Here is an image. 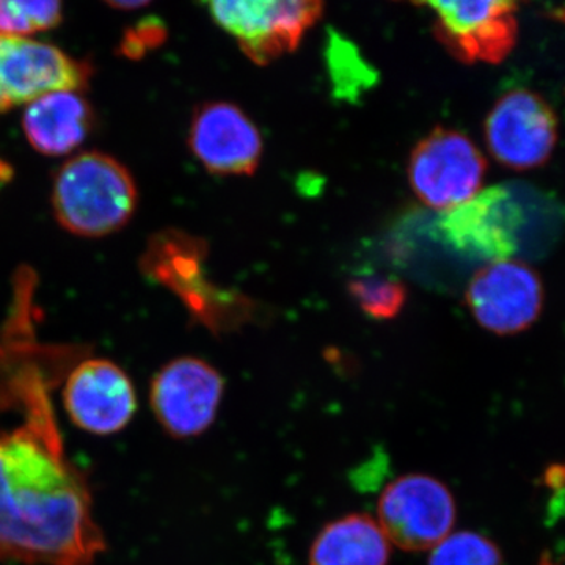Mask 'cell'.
<instances>
[{
	"label": "cell",
	"mask_w": 565,
	"mask_h": 565,
	"mask_svg": "<svg viewBox=\"0 0 565 565\" xmlns=\"http://www.w3.org/2000/svg\"><path fill=\"white\" fill-rule=\"evenodd\" d=\"M552 17L556 18L557 21L565 22V7H559L552 11Z\"/></svg>",
	"instance_id": "cell-24"
},
{
	"label": "cell",
	"mask_w": 565,
	"mask_h": 565,
	"mask_svg": "<svg viewBox=\"0 0 565 565\" xmlns=\"http://www.w3.org/2000/svg\"><path fill=\"white\" fill-rule=\"evenodd\" d=\"M90 103L77 92H54L25 107L22 128L41 154L63 156L76 150L93 128Z\"/></svg>",
	"instance_id": "cell-15"
},
{
	"label": "cell",
	"mask_w": 565,
	"mask_h": 565,
	"mask_svg": "<svg viewBox=\"0 0 565 565\" xmlns=\"http://www.w3.org/2000/svg\"><path fill=\"white\" fill-rule=\"evenodd\" d=\"M225 381L196 356H180L163 364L152 377L150 405L158 423L177 440L200 437L217 418Z\"/></svg>",
	"instance_id": "cell-8"
},
{
	"label": "cell",
	"mask_w": 565,
	"mask_h": 565,
	"mask_svg": "<svg viewBox=\"0 0 565 565\" xmlns=\"http://www.w3.org/2000/svg\"><path fill=\"white\" fill-rule=\"evenodd\" d=\"M526 212L508 185L476 193L452 210L440 212L437 232L449 248L486 264L515 258Z\"/></svg>",
	"instance_id": "cell-5"
},
{
	"label": "cell",
	"mask_w": 565,
	"mask_h": 565,
	"mask_svg": "<svg viewBox=\"0 0 565 565\" xmlns=\"http://www.w3.org/2000/svg\"><path fill=\"white\" fill-rule=\"evenodd\" d=\"M392 544L367 514L334 519L316 534L308 565H388Z\"/></svg>",
	"instance_id": "cell-16"
},
{
	"label": "cell",
	"mask_w": 565,
	"mask_h": 565,
	"mask_svg": "<svg viewBox=\"0 0 565 565\" xmlns=\"http://www.w3.org/2000/svg\"><path fill=\"white\" fill-rule=\"evenodd\" d=\"M484 136L494 161L523 172L537 169L552 158L559 122L541 95L515 88L493 104L486 118Z\"/></svg>",
	"instance_id": "cell-9"
},
{
	"label": "cell",
	"mask_w": 565,
	"mask_h": 565,
	"mask_svg": "<svg viewBox=\"0 0 565 565\" xmlns=\"http://www.w3.org/2000/svg\"><path fill=\"white\" fill-rule=\"evenodd\" d=\"M13 177V169L7 162L0 161V188Z\"/></svg>",
	"instance_id": "cell-23"
},
{
	"label": "cell",
	"mask_w": 565,
	"mask_h": 565,
	"mask_svg": "<svg viewBox=\"0 0 565 565\" xmlns=\"http://www.w3.org/2000/svg\"><path fill=\"white\" fill-rule=\"evenodd\" d=\"M427 565H504V556L484 534L459 531L430 550Z\"/></svg>",
	"instance_id": "cell-18"
},
{
	"label": "cell",
	"mask_w": 565,
	"mask_h": 565,
	"mask_svg": "<svg viewBox=\"0 0 565 565\" xmlns=\"http://www.w3.org/2000/svg\"><path fill=\"white\" fill-rule=\"evenodd\" d=\"M455 494L440 479L411 473L393 479L382 490L377 522L390 544L405 552L433 550L456 525Z\"/></svg>",
	"instance_id": "cell-6"
},
{
	"label": "cell",
	"mask_w": 565,
	"mask_h": 565,
	"mask_svg": "<svg viewBox=\"0 0 565 565\" xmlns=\"http://www.w3.org/2000/svg\"><path fill=\"white\" fill-rule=\"evenodd\" d=\"M465 300L482 329L512 337L531 329L541 318L545 291L533 267L512 258L481 267L468 285Z\"/></svg>",
	"instance_id": "cell-10"
},
{
	"label": "cell",
	"mask_w": 565,
	"mask_h": 565,
	"mask_svg": "<svg viewBox=\"0 0 565 565\" xmlns=\"http://www.w3.org/2000/svg\"><path fill=\"white\" fill-rule=\"evenodd\" d=\"M62 401L70 422L98 437L121 433L137 412L131 377L107 359L77 364L63 385Z\"/></svg>",
	"instance_id": "cell-13"
},
{
	"label": "cell",
	"mask_w": 565,
	"mask_h": 565,
	"mask_svg": "<svg viewBox=\"0 0 565 565\" xmlns=\"http://www.w3.org/2000/svg\"><path fill=\"white\" fill-rule=\"evenodd\" d=\"M25 364L11 381L22 422L0 427V561L92 565L106 537L90 489L66 456L39 364Z\"/></svg>",
	"instance_id": "cell-1"
},
{
	"label": "cell",
	"mask_w": 565,
	"mask_h": 565,
	"mask_svg": "<svg viewBox=\"0 0 565 565\" xmlns=\"http://www.w3.org/2000/svg\"><path fill=\"white\" fill-rule=\"evenodd\" d=\"M407 172L419 202L444 212L481 192L487 161L470 137L440 126L416 145Z\"/></svg>",
	"instance_id": "cell-7"
},
{
	"label": "cell",
	"mask_w": 565,
	"mask_h": 565,
	"mask_svg": "<svg viewBox=\"0 0 565 565\" xmlns=\"http://www.w3.org/2000/svg\"><path fill=\"white\" fill-rule=\"evenodd\" d=\"M111 7V9L117 10H137L143 9V7L148 6V2H143V0H121V2H107Z\"/></svg>",
	"instance_id": "cell-22"
},
{
	"label": "cell",
	"mask_w": 565,
	"mask_h": 565,
	"mask_svg": "<svg viewBox=\"0 0 565 565\" xmlns=\"http://www.w3.org/2000/svg\"><path fill=\"white\" fill-rule=\"evenodd\" d=\"M25 14L31 21L33 31H50L57 28L62 22V3L50 0V2H33V0H22Z\"/></svg>",
	"instance_id": "cell-21"
},
{
	"label": "cell",
	"mask_w": 565,
	"mask_h": 565,
	"mask_svg": "<svg viewBox=\"0 0 565 565\" xmlns=\"http://www.w3.org/2000/svg\"><path fill=\"white\" fill-rule=\"evenodd\" d=\"M189 147L212 174L250 177L262 162L263 137L236 104L212 102L193 114Z\"/></svg>",
	"instance_id": "cell-14"
},
{
	"label": "cell",
	"mask_w": 565,
	"mask_h": 565,
	"mask_svg": "<svg viewBox=\"0 0 565 565\" xmlns=\"http://www.w3.org/2000/svg\"><path fill=\"white\" fill-rule=\"evenodd\" d=\"M35 33L22 0H0V35L25 36Z\"/></svg>",
	"instance_id": "cell-20"
},
{
	"label": "cell",
	"mask_w": 565,
	"mask_h": 565,
	"mask_svg": "<svg viewBox=\"0 0 565 565\" xmlns=\"http://www.w3.org/2000/svg\"><path fill=\"white\" fill-rule=\"evenodd\" d=\"M90 65L25 36L0 35V111L54 92L87 87Z\"/></svg>",
	"instance_id": "cell-12"
},
{
	"label": "cell",
	"mask_w": 565,
	"mask_h": 565,
	"mask_svg": "<svg viewBox=\"0 0 565 565\" xmlns=\"http://www.w3.org/2000/svg\"><path fill=\"white\" fill-rule=\"evenodd\" d=\"M348 292L360 310L375 321H390L407 302L404 282L381 274H360L348 281Z\"/></svg>",
	"instance_id": "cell-17"
},
{
	"label": "cell",
	"mask_w": 565,
	"mask_h": 565,
	"mask_svg": "<svg viewBox=\"0 0 565 565\" xmlns=\"http://www.w3.org/2000/svg\"><path fill=\"white\" fill-rule=\"evenodd\" d=\"M541 565H555L548 559V556L542 557Z\"/></svg>",
	"instance_id": "cell-25"
},
{
	"label": "cell",
	"mask_w": 565,
	"mask_h": 565,
	"mask_svg": "<svg viewBox=\"0 0 565 565\" xmlns=\"http://www.w3.org/2000/svg\"><path fill=\"white\" fill-rule=\"evenodd\" d=\"M166 40V28L161 21L145 20L139 28L126 33L122 40L121 51L126 57L140 58L148 50L161 46Z\"/></svg>",
	"instance_id": "cell-19"
},
{
	"label": "cell",
	"mask_w": 565,
	"mask_h": 565,
	"mask_svg": "<svg viewBox=\"0 0 565 565\" xmlns=\"http://www.w3.org/2000/svg\"><path fill=\"white\" fill-rule=\"evenodd\" d=\"M434 11L435 39L462 63H501L514 51L519 36L516 3L426 2Z\"/></svg>",
	"instance_id": "cell-11"
},
{
	"label": "cell",
	"mask_w": 565,
	"mask_h": 565,
	"mask_svg": "<svg viewBox=\"0 0 565 565\" xmlns=\"http://www.w3.org/2000/svg\"><path fill=\"white\" fill-rule=\"evenodd\" d=\"M136 206L132 174L104 152L74 156L55 174L52 210L63 228L76 236L117 233L131 221Z\"/></svg>",
	"instance_id": "cell-2"
},
{
	"label": "cell",
	"mask_w": 565,
	"mask_h": 565,
	"mask_svg": "<svg viewBox=\"0 0 565 565\" xmlns=\"http://www.w3.org/2000/svg\"><path fill=\"white\" fill-rule=\"evenodd\" d=\"M203 241L181 232H166L152 239L143 267L154 280L169 286L196 322L211 333L234 332L255 316V303L237 291L211 285L203 275Z\"/></svg>",
	"instance_id": "cell-3"
},
{
	"label": "cell",
	"mask_w": 565,
	"mask_h": 565,
	"mask_svg": "<svg viewBox=\"0 0 565 565\" xmlns=\"http://www.w3.org/2000/svg\"><path fill=\"white\" fill-rule=\"evenodd\" d=\"M206 7L215 24L234 36L256 65L296 51L323 11L316 0H222Z\"/></svg>",
	"instance_id": "cell-4"
}]
</instances>
